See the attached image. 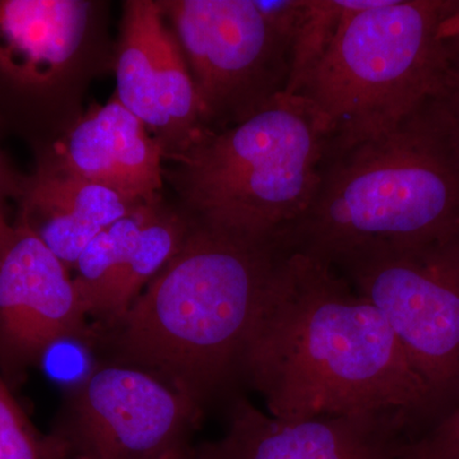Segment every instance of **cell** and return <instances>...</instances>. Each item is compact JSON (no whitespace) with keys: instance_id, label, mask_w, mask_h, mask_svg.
Segmentation results:
<instances>
[{"instance_id":"obj_1","label":"cell","mask_w":459,"mask_h":459,"mask_svg":"<svg viewBox=\"0 0 459 459\" xmlns=\"http://www.w3.org/2000/svg\"><path fill=\"white\" fill-rule=\"evenodd\" d=\"M238 382L282 420L439 409L376 307L329 263L281 247L238 362Z\"/></svg>"},{"instance_id":"obj_2","label":"cell","mask_w":459,"mask_h":459,"mask_svg":"<svg viewBox=\"0 0 459 459\" xmlns=\"http://www.w3.org/2000/svg\"><path fill=\"white\" fill-rule=\"evenodd\" d=\"M277 241L192 221L170 261L104 329L114 360L156 374L204 411L238 382V362L280 255Z\"/></svg>"},{"instance_id":"obj_3","label":"cell","mask_w":459,"mask_h":459,"mask_svg":"<svg viewBox=\"0 0 459 459\" xmlns=\"http://www.w3.org/2000/svg\"><path fill=\"white\" fill-rule=\"evenodd\" d=\"M459 237V124L442 95L323 166L318 190L277 240L322 261L376 246Z\"/></svg>"},{"instance_id":"obj_4","label":"cell","mask_w":459,"mask_h":459,"mask_svg":"<svg viewBox=\"0 0 459 459\" xmlns=\"http://www.w3.org/2000/svg\"><path fill=\"white\" fill-rule=\"evenodd\" d=\"M458 7L455 0H373L343 17L299 93L325 134V162L442 95L448 47L440 27Z\"/></svg>"},{"instance_id":"obj_5","label":"cell","mask_w":459,"mask_h":459,"mask_svg":"<svg viewBox=\"0 0 459 459\" xmlns=\"http://www.w3.org/2000/svg\"><path fill=\"white\" fill-rule=\"evenodd\" d=\"M325 150L309 102L280 93L241 122L208 129L166 159L174 161L172 178L192 221L277 241L312 204Z\"/></svg>"},{"instance_id":"obj_6","label":"cell","mask_w":459,"mask_h":459,"mask_svg":"<svg viewBox=\"0 0 459 459\" xmlns=\"http://www.w3.org/2000/svg\"><path fill=\"white\" fill-rule=\"evenodd\" d=\"M331 265L376 307L446 406L459 389V237L365 247Z\"/></svg>"},{"instance_id":"obj_7","label":"cell","mask_w":459,"mask_h":459,"mask_svg":"<svg viewBox=\"0 0 459 459\" xmlns=\"http://www.w3.org/2000/svg\"><path fill=\"white\" fill-rule=\"evenodd\" d=\"M161 4L189 66L205 128L234 126L285 92L290 45L255 0Z\"/></svg>"},{"instance_id":"obj_8","label":"cell","mask_w":459,"mask_h":459,"mask_svg":"<svg viewBox=\"0 0 459 459\" xmlns=\"http://www.w3.org/2000/svg\"><path fill=\"white\" fill-rule=\"evenodd\" d=\"M202 415L162 377L108 359L69 389L51 434L78 459H180Z\"/></svg>"},{"instance_id":"obj_9","label":"cell","mask_w":459,"mask_h":459,"mask_svg":"<svg viewBox=\"0 0 459 459\" xmlns=\"http://www.w3.org/2000/svg\"><path fill=\"white\" fill-rule=\"evenodd\" d=\"M65 263L0 207V374L12 389L65 341L96 342Z\"/></svg>"},{"instance_id":"obj_10","label":"cell","mask_w":459,"mask_h":459,"mask_svg":"<svg viewBox=\"0 0 459 459\" xmlns=\"http://www.w3.org/2000/svg\"><path fill=\"white\" fill-rule=\"evenodd\" d=\"M115 98L177 155L205 131L201 104L161 2L124 3Z\"/></svg>"},{"instance_id":"obj_11","label":"cell","mask_w":459,"mask_h":459,"mask_svg":"<svg viewBox=\"0 0 459 459\" xmlns=\"http://www.w3.org/2000/svg\"><path fill=\"white\" fill-rule=\"evenodd\" d=\"M412 433L392 415L277 419L238 395L225 434L199 449L205 459H398Z\"/></svg>"},{"instance_id":"obj_12","label":"cell","mask_w":459,"mask_h":459,"mask_svg":"<svg viewBox=\"0 0 459 459\" xmlns=\"http://www.w3.org/2000/svg\"><path fill=\"white\" fill-rule=\"evenodd\" d=\"M164 143L117 98L93 107L56 144L50 161L137 205L160 204Z\"/></svg>"},{"instance_id":"obj_13","label":"cell","mask_w":459,"mask_h":459,"mask_svg":"<svg viewBox=\"0 0 459 459\" xmlns=\"http://www.w3.org/2000/svg\"><path fill=\"white\" fill-rule=\"evenodd\" d=\"M17 217L71 270L93 238L143 207L53 161L21 181Z\"/></svg>"},{"instance_id":"obj_14","label":"cell","mask_w":459,"mask_h":459,"mask_svg":"<svg viewBox=\"0 0 459 459\" xmlns=\"http://www.w3.org/2000/svg\"><path fill=\"white\" fill-rule=\"evenodd\" d=\"M92 3L0 0V74L25 87L56 82L82 47Z\"/></svg>"},{"instance_id":"obj_15","label":"cell","mask_w":459,"mask_h":459,"mask_svg":"<svg viewBox=\"0 0 459 459\" xmlns=\"http://www.w3.org/2000/svg\"><path fill=\"white\" fill-rule=\"evenodd\" d=\"M192 220L157 205L142 229L137 244L111 283L98 323L102 331L114 325L144 287L165 267L188 234Z\"/></svg>"},{"instance_id":"obj_16","label":"cell","mask_w":459,"mask_h":459,"mask_svg":"<svg viewBox=\"0 0 459 459\" xmlns=\"http://www.w3.org/2000/svg\"><path fill=\"white\" fill-rule=\"evenodd\" d=\"M157 204L143 205L108 226L84 247L74 264V285L87 318L98 322L117 272L137 244Z\"/></svg>"},{"instance_id":"obj_17","label":"cell","mask_w":459,"mask_h":459,"mask_svg":"<svg viewBox=\"0 0 459 459\" xmlns=\"http://www.w3.org/2000/svg\"><path fill=\"white\" fill-rule=\"evenodd\" d=\"M371 3L373 0H305L290 45L289 78L283 93L296 96L301 92L336 38L343 17Z\"/></svg>"},{"instance_id":"obj_18","label":"cell","mask_w":459,"mask_h":459,"mask_svg":"<svg viewBox=\"0 0 459 459\" xmlns=\"http://www.w3.org/2000/svg\"><path fill=\"white\" fill-rule=\"evenodd\" d=\"M0 374V459H60L63 446L36 429Z\"/></svg>"},{"instance_id":"obj_19","label":"cell","mask_w":459,"mask_h":459,"mask_svg":"<svg viewBox=\"0 0 459 459\" xmlns=\"http://www.w3.org/2000/svg\"><path fill=\"white\" fill-rule=\"evenodd\" d=\"M398 459H459V389L446 412L411 437Z\"/></svg>"},{"instance_id":"obj_20","label":"cell","mask_w":459,"mask_h":459,"mask_svg":"<svg viewBox=\"0 0 459 459\" xmlns=\"http://www.w3.org/2000/svg\"><path fill=\"white\" fill-rule=\"evenodd\" d=\"M440 36L448 47V72L442 98L459 124V7L444 21Z\"/></svg>"},{"instance_id":"obj_21","label":"cell","mask_w":459,"mask_h":459,"mask_svg":"<svg viewBox=\"0 0 459 459\" xmlns=\"http://www.w3.org/2000/svg\"><path fill=\"white\" fill-rule=\"evenodd\" d=\"M256 8L283 40L291 45L305 0H255Z\"/></svg>"},{"instance_id":"obj_22","label":"cell","mask_w":459,"mask_h":459,"mask_svg":"<svg viewBox=\"0 0 459 459\" xmlns=\"http://www.w3.org/2000/svg\"><path fill=\"white\" fill-rule=\"evenodd\" d=\"M21 181L13 177L4 160L0 156V207H4V202L9 197L17 198L20 192Z\"/></svg>"},{"instance_id":"obj_23","label":"cell","mask_w":459,"mask_h":459,"mask_svg":"<svg viewBox=\"0 0 459 459\" xmlns=\"http://www.w3.org/2000/svg\"><path fill=\"white\" fill-rule=\"evenodd\" d=\"M180 459H205L204 455H202L199 446H193L189 452H186Z\"/></svg>"},{"instance_id":"obj_24","label":"cell","mask_w":459,"mask_h":459,"mask_svg":"<svg viewBox=\"0 0 459 459\" xmlns=\"http://www.w3.org/2000/svg\"><path fill=\"white\" fill-rule=\"evenodd\" d=\"M62 446H63V444H62ZM60 459H78V458H75V457H74V455H69V453L65 451V446H63V455H62V457H60Z\"/></svg>"}]
</instances>
